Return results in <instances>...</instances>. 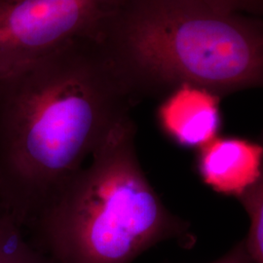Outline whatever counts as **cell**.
<instances>
[{
	"mask_svg": "<svg viewBox=\"0 0 263 263\" xmlns=\"http://www.w3.org/2000/svg\"><path fill=\"white\" fill-rule=\"evenodd\" d=\"M136 98L96 41L0 79V205L25 229Z\"/></svg>",
	"mask_w": 263,
	"mask_h": 263,
	"instance_id": "obj_1",
	"label": "cell"
},
{
	"mask_svg": "<svg viewBox=\"0 0 263 263\" xmlns=\"http://www.w3.org/2000/svg\"><path fill=\"white\" fill-rule=\"evenodd\" d=\"M126 0H0V79L81 41H97Z\"/></svg>",
	"mask_w": 263,
	"mask_h": 263,
	"instance_id": "obj_4",
	"label": "cell"
},
{
	"mask_svg": "<svg viewBox=\"0 0 263 263\" xmlns=\"http://www.w3.org/2000/svg\"><path fill=\"white\" fill-rule=\"evenodd\" d=\"M0 263H54L28 240L24 227L1 205Z\"/></svg>",
	"mask_w": 263,
	"mask_h": 263,
	"instance_id": "obj_7",
	"label": "cell"
},
{
	"mask_svg": "<svg viewBox=\"0 0 263 263\" xmlns=\"http://www.w3.org/2000/svg\"><path fill=\"white\" fill-rule=\"evenodd\" d=\"M220 100L206 89L181 85L160 104V126L179 145L199 148L217 137L221 126Z\"/></svg>",
	"mask_w": 263,
	"mask_h": 263,
	"instance_id": "obj_6",
	"label": "cell"
},
{
	"mask_svg": "<svg viewBox=\"0 0 263 263\" xmlns=\"http://www.w3.org/2000/svg\"><path fill=\"white\" fill-rule=\"evenodd\" d=\"M211 263H253L247 252L245 241L234 245L224 255Z\"/></svg>",
	"mask_w": 263,
	"mask_h": 263,
	"instance_id": "obj_10",
	"label": "cell"
},
{
	"mask_svg": "<svg viewBox=\"0 0 263 263\" xmlns=\"http://www.w3.org/2000/svg\"><path fill=\"white\" fill-rule=\"evenodd\" d=\"M96 42L136 99L183 84L220 98L262 84V21L203 0H126Z\"/></svg>",
	"mask_w": 263,
	"mask_h": 263,
	"instance_id": "obj_2",
	"label": "cell"
},
{
	"mask_svg": "<svg viewBox=\"0 0 263 263\" xmlns=\"http://www.w3.org/2000/svg\"><path fill=\"white\" fill-rule=\"evenodd\" d=\"M198 149V174L219 194L238 197L262 179L263 148L258 142L217 136Z\"/></svg>",
	"mask_w": 263,
	"mask_h": 263,
	"instance_id": "obj_5",
	"label": "cell"
},
{
	"mask_svg": "<svg viewBox=\"0 0 263 263\" xmlns=\"http://www.w3.org/2000/svg\"><path fill=\"white\" fill-rule=\"evenodd\" d=\"M216 9L252 17L262 15L263 0H203Z\"/></svg>",
	"mask_w": 263,
	"mask_h": 263,
	"instance_id": "obj_9",
	"label": "cell"
},
{
	"mask_svg": "<svg viewBox=\"0 0 263 263\" xmlns=\"http://www.w3.org/2000/svg\"><path fill=\"white\" fill-rule=\"evenodd\" d=\"M237 198L250 218L249 232L244 239L247 252L253 263H263V179Z\"/></svg>",
	"mask_w": 263,
	"mask_h": 263,
	"instance_id": "obj_8",
	"label": "cell"
},
{
	"mask_svg": "<svg viewBox=\"0 0 263 263\" xmlns=\"http://www.w3.org/2000/svg\"><path fill=\"white\" fill-rule=\"evenodd\" d=\"M129 115L113 126L28 228L54 263H131L154 245L188 238L141 169Z\"/></svg>",
	"mask_w": 263,
	"mask_h": 263,
	"instance_id": "obj_3",
	"label": "cell"
}]
</instances>
